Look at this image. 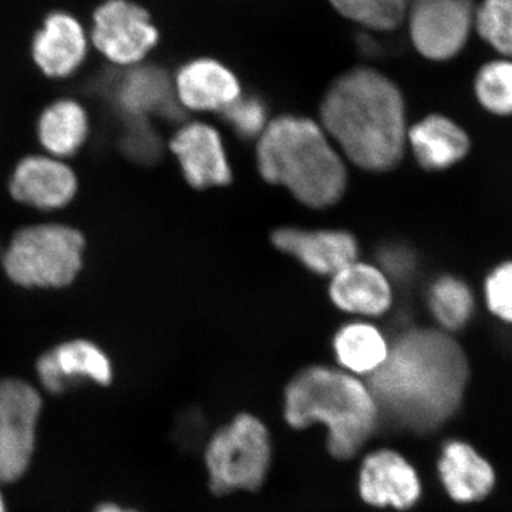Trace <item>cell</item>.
I'll return each instance as SVG.
<instances>
[{"label":"cell","mask_w":512,"mask_h":512,"mask_svg":"<svg viewBox=\"0 0 512 512\" xmlns=\"http://www.w3.org/2000/svg\"><path fill=\"white\" fill-rule=\"evenodd\" d=\"M468 379L467 353L453 335L413 328L394 340L386 362L366 383L379 407L380 424L427 434L453 419Z\"/></svg>","instance_id":"obj_1"},{"label":"cell","mask_w":512,"mask_h":512,"mask_svg":"<svg viewBox=\"0 0 512 512\" xmlns=\"http://www.w3.org/2000/svg\"><path fill=\"white\" fill-rule=\"evenodd\" d=\"M323 130L345 156L367 171H389L407 143L406 104L396 83L370 67H356L332 83L320 106Z\"/></svg>","instance_id":"obj_2"},{"label":"cell","mask_w":512,"mask_h":512,"mask_svg":"<svg viewBox=\"0 0 512 512\" xmlns=\"http://www.w3.org/2000/svg\"><path fill=\"white\" fill-rule=\"evenodd\" d=\"M284 416L293 430L326 427V447L340 461L356 457L380 426L379 407L366 382L345 370L311 366L285 389Z\"/></svg>","instance_id":"obj_3"},{"label":"cell","mask_w":512,"mask_h":512,"mask_svg":"<svg viewBox=\"0 0 512 512\" xmlns=\"http://www.w3.org/2000/svg\"><path fill=\"white\" fill-rule=\"evenodd\" d=\"M258 138L256 163L268 183L285 187L311 208L330 207L345 194V163L315 121L276 117Z\"/></svg>","instance_id":"obj_4"},{"label":"cell","mask_w":512,"mask_h":512,"mask_svg":"<svg viewBox=\"0 0 512 512\" xmlns=\"http://www.w3.org/2000/svg\"><path fill=\"white\" fill-rule=\"evenodd\" d=\"M204 461L215 495L254 493L265 484L271 470V433L254 414H238L212 434Z\"/></svg>","instance_id":"obj_5"},{"label":"cell","mask_w":512,"mask_h":512,"mask_svg":"<svg viewBox=\"0 0 512 512\" xmlns=\"http://www.w3.org/2000/svg\"><path fill=\"white\" fill-rule=\"evenodd\" d=\"M84 238L77 229L40 224L20 229L10 241L3 268L25 288H63L82 271Z\"/></svg>","instance_id":"obj_6"},{"label":"cell","mask_w":512,"mask_h":512,"mask_svg":"<svg viewBox=\"0 0 512 512\" xmlns=\"http://www.w3.org/2000/svg\"><path fill=\"white\" fill-rule=\"evenodd\" d=\"M45 394L22 377H0V484H18L35 464Z\"/></svg>","instance_id":"obj_7"},{"label":"cell","mask_w":512,"mask_h":512,"mask_svg":"<svg viewBox=\"0 0 512 512\" xmlns=\"http://www.w3.org/2000/svg\"><path fill=\"white\" fill-rule=\"evenodd\" d=\"M474 0H409L410 39L433 62L460 55L474 29Z\"/></svg>","instance_id":"obj_8"},{"label":"cell","mask_w":512,"mask_h":512,"mask_svg":"<svg viewBox=\"0 0 512 512\" xmlns=\"http://www.w3.org/2000/svg\"><path fill=\"white\" fill-rule=\"evenodd\" d=\"M93 39L110 62L131 66L156 47L158 30L136 3L107 0L94 13Z\"/></svg>","instance_id":"obj_9"},{"label":"cell","mask_w":512,"mask_h":512,"mask_svg":"<svg viewBox=\"0 0 512 512\" xmlns=\"http://www.w3.org/2000/svg\"><path fill=\"white\" fill-rule=\"evenodd\" d=\"M36 386L43 394L62 396L74 384L89 382L107 387L114 382L109 355L96 343L77 339L47 350L36 362Z\"/></svg>","instance_id":"obj_10"},{"label":"cell","mask_w":512,"mask_h":512,"mask_svg":"<svg viewBox=\"0 0 512 512\" xmlns=\"http://www.w3.org/2000/svg\"><path fill=\"white\" fill-rule=\"evenodd\" d=\"M357 487L367 505L397 511L412 510L423 494L416 468L392 448H380L363 458Z\"/></svg>","instance_id":"obj_11"},{"label":"cell","mask_w":512,"mask_h":512,"mask_svg":"<svg viewBox=\"0 0 512 512\" xmlns=\"http://www.w3.org/2000/svg\"><path fill=\"white\" fill-rule=\"evenodd\" d=\"M170 147L192 187L205 190L231 183V165L217 128L200 121L185 124L174 134Z\"/></svg>","instance_id":"obj_12"},{"label":"cell","mask_w":512,"mask_h":512,"mask_svg":"<svg viewBox=\"0 0 512 512\" xmlns=\"http://www.w3.org/2000/svg\"><path fill=\"white\" fill-rule=\"evenodd\" d=\"M110 90L114 103L126 119L150 120L156 116L177 120L181 117L174 84L160 67H133L111 79Z\"/></svg>","instance_id":"obj_13"},{"label":"cell","mask_w":512,"mask_h":512,"mask_svg":"<svg viewBox=\"0 0 512 512\" xmlns=\"http://www.w3.org/2000/svg\"><path fill=\"white\" fill-rule=\"evenodd\" d=\"M76 192V174L56 157L23 158L10 178L12 197L37 210H59L73 200Z\"/></svg>","instance_id":"obj_14"},{"label":"cell","mask_w":512,"mask_h":512,"mask_svg":"<svg viewBox=\"0 0 512 512\" xmlns=\"http://www.w3.org/2000/svg\"><path fill=\"white\" fill-rule=\"evenodd\" d=\"M272 242L276 248L319 275L333 276L356 262L359 256L356 238L345 231H305L286 227L276 229Z\"/></svg>","instance_id":"obj_15"},{"label":"cell","mask_w":512,"mask_h":512,"mask_svg":"<svg viewBox=\"0 0 512 512\" xmlns=\"http://www.w3.org/2000/svg\"><path fill=\"white\" fill-rule=\"evenodd\" d=\"M178 103L194 111H222L241 97L237 76L214 59L191 60L174 80Z\"/></svg>","instance_id":"obj_16"},{"label":"cell","mask_w":512,"mask_h":512,"mask_svg":"<svg viewBox=\"0 0 512 512\" xmlns=\"http://www.w3.org/2000/svg\"><path fill=\"white\" fill-rule=\"evenodd\" d=\"M437 471L448 497L458 504L484 500L494 490L497 481L493 464L467 441L444 443Z\"/></svg>","instance_id":"obj_17"},{"label":"cell","mask_w":512,"mask_h":512,"mask_svg":"<svg viewBox=\"0 0 512 512\" xmlns=\"http://www.w3.org/2000/svg\"><path fill=\"white\" fill-rule=\"evenodd\" d=\"M33 59L46 76L64 79L72 76L86 59L87 39L79 20L69 13L47 16L33 40Z\"/></svg>","instance_id":"obj_18"},{"label":"cell","mask_w":512,"mask_h":512,"mask_svg":"<svg viewBox=\"0 0 512 512\" xmlns=\"http://www.w3.org/2000/svg\"><path fill=\"white\" fill-rule=\"evenodd\" d=\"M417 163L427 171H444L463 161L471 150L470 136L443 114H430L407 133Z\"/></svg>","instance_id":"obj_19"},{"label":"cell","mask_w":512,"mask_h":512,"mask_svg":"<svg viewBox=\"0 0 512 512\" xmlns=\"http://www.w3.org/2000/svg\"><path fill=\"white\" fill-rule=\"evenodd\" d=\"M329 293L339 309L363 316L383 315L393 299L389 278L380 268L357 261L332 276Z\"/></svg>","instance_id":"obj_20"},{"label":"cell","mask_w":512,"mask_h":512,"mask_svg":"<svg viewBox=\"0 0 512 512\" xmlns=\"http://www.w3.org/2000/svg\"><path fill=\"white\" fill-rule=\"evenodd\" d=\"M389 342L376 326L352 322L342 326L333 339V350L342 370L355 376H370L386 362Z\"/></svg>","instance_id":"obj_21"},{"label":"cell","mask_w":512,"mask_h":512,"mask_svg":"<svg viewBox=\"0 0 512 512\" xmlns=\"http://www.w3.org/2000/svg\"><path fill=\"white\" fill-rule=\"evenodd\" d=\"M37 134L53 157L73 156L89 136V116L76 100H57L40 116Z\"/></svg>","instance_id":"obj_22"},{"label":"cell","mask_w":512,"mask_h":512,"mask_svg":"<svg viewBox=\"0 0 512 512\" xmlns=\"http://www.w3.org/2000/svg\"><path fill=\"white\" fill-rule=\"evenodd\" d=\"M427 303L440 330L450 335L467 328L477 308L473 288L454 275H441L430 285Z\"/></svg>","instance_id":"obj_23"},{"label":"cell","mask_w":512,"mask_h":512,"mask_svg":"<svg viewBox=\"0 0 512 512\" xmlns=\"http://www.w3.org/2000/svg\"><path fill=\"white\" fill-rule=\"evenodd\" d=\"M474 94L488 114L512 117V59L503 57L481 66L474 79Z\"/></svg>","instance_id":"obj_24"},{"label":"cell","mask_w":512,"mask_h":512,"mask_svg":"<svg viewBox=\"0 0 512 512\" xmlns=\"http://www.w3.org/2000/svg\"><path fill=\"white\" fill-rule=\"evenodd\" d=\"M343 18L375 32H392L406 20L409 0H329Z\"/></svg>","instance_id":"obj_25"},{"label":"cell","mask_w":512,"mask_h":512,"mask_svg":"<svg viewBox=\"0 0 512 512\" xmlns=\"http://www.w3.org/2000/svg\"><path fill=\"white\" fill-rule=\"evenodd\" d=\"M474 29L498 55L512 59V0H481Z\"/></svg>","instance_id":"obj_26"},{"label":"cell","mask_w":512,"mask_h":512,"mask_svg":"<svg viewBox=\"0 0 512 512\" xmlns=\"http://www.w3.org/2000/svg\"><path fill=\"white\" fill-rule=\"evenodd\" d=\"M483 301L491 316L512 326V259L493 266L485 275Z\"/></svg>","instance_id":"obj_27"},{"label":"cell","mask_w":512,"mask_h":512,"mask_svg":"<svg viewBox=\"0 0 512 512\" xmlns=\"http://www.w3.org/2000/svg\"><path fill=\"white\" fill-rule=\"evenodd\" d=\"M121 148L128 158L144 164L157 161L163 151L160 136L146 119H127Z\"/></svg>","instance_id":"obj_28"},{"label":"cell","mask_w":512,"mask_h":512,"mask_svg":"<svg viewBox=\"0 0 512 512\" xmlns=\"http://www.w3.org/2000/svg\"><path fill=\"white\" fill-rule=\"evenodd\" d=\"M221 113L232 130L242 138L261 136L268 124L265 104L255 97H239Z\"/></svg>","instance_id":"obj_29"},{"label":"cell","mask_w":512,"mask_h":512,"mask_svg":"<svg viewBox=\"0 0 512 512\" xmlns=\"http://www.w3.org/2000/svg\"><path fill=\"white\" fill-rule=\"evenodd\" d=\"M380 271L387 278L407 282L416 274L417 259L414 252L403 244L384 245L379 252Z\"/></svg>","instance_id":"obj_30"},{"label":"cell","mask_w":512,"mask_h":512,"mask_svg":"<svg viewBox=\"0 0 512 512\" xmlns=\"http://www.w3.org/2000/svg\"><path fill=\"white\" fill-rule=\"evenodd\" d=\"M90 512H143L133 505L119 503L114 500L100 501L99 504L94 505L93 510Z\"/></svg>","instance_id":"obj_31"},{"label":"cell","mask_w":512,"mask_h":512,"mask_svg":"<svg viewBox=\"0 0 512 512\" xmlns=\"http://www.w3.org/2000/svg\"><path fill=\"white\" fill-rule=\"evenodd\" d=\"M6 485L0 484V512H10L8 495L5 491Z\"/></svg>","instance_id":"obj_32"}]
</instances>
